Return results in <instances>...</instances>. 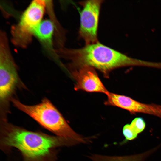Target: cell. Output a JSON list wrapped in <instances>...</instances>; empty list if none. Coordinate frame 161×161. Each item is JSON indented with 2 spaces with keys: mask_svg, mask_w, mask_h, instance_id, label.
Wrapping results in <instances>:
<instances>
[{
  "mask_svg": "<svg viewBox=\"0 0 161 161\" xmlns=\"http://www.w3.org/2000/svg\"><path fill=\"white\" fill-rule=\"evenodd\" d=\"M47 2L32 1L22 13L18 23L12 30L13 43L22 47L30 42L35 29L42 21Z\"/></svg>",
  "mask_w": 161,
  "mask_h": 161,
  "instance_id": "cell-5",
  "label": "cell"
},
{
  "mask_svg": "<svg viewBox=\"0 0 161 161\" xmlns=\"http://www.w3.org/2000/svg\"><path fill=\"white\" fill-rule=\"evenodd\" d=\"M105 104L121 108L131 113H143L154 115L161 118V105L146 104L137 101L124 95L109 92Z\"/></svg>",
  "mask_w": 161,
  "mask_h": 161,
  "instance_id": "cell-7",
  "label": "cell"
},
{
  "mask_svg": "<svg viewBox=\"0 0 161 161\" xmlns=\"http://www.w3.org/2000/svg\"><path fill=\"white\" fill-rule=\"evenodd\" d=\"M131 129L129 124H126L124 126L123 128V133L125 139L123 143L128 141L134 140L137 137L138 135L132 131Z\"/></svg>",
  "mask_w": 161,
  "mask_h": 161,
  "instance_id": "cell-12",
  "label": "cell"
},
{
  "mask_svg": "<svg viewBox=\"0 0 161 161\" xmlns=\"http://www.w3.org/2000/svg\"><path fill=\"white\" fill-rule=\"evenodd\" d=\"M27 89L20 78L17 65L11 55L6 35L0 39V114L7 119L10 105L17 91Z\"/></svg>",
  "mask_w": 161,
  "mask_h": 161,
  "instance_id": "cell-4",
  "label": "cell"
},
{
  "mask_svg": "<svg viewBox=\"0 0 161 161\" xmlns=\"http://www.w3.org/2000/svg\"><path fill=\"white\" fill-rule=\"evenodd\" d=\"M103 1L87 0L80 3L83 7L80 14V37L86 45L98 42L97 29L100 10Z\"/></svg>",
  "mask_w": 161,
  "mask_h": 161,
  "instance_id": "cell-6",
  "label": "cell"
},
{
  "mask_svg": "<svg viewBox=\"0 0 161 161\" xmlns=\"http://www.w3.org/2000/svg\"><path fill=\"white\" fill-rule=\"evenodd\" d=\"M54 24L53 21L49 19L42 21L35 29L33 33L45 48L51 52L53 51L52 37Z\"/></svg>",
  "mask_w": 161,
  "mask_h": 161,
  "instance_id": "cell-9",
  "label": "cell"
},
{
  "mask_svg": "<svg viewBox=\"0 0 161 161\" xmlns=\"http://www.w3.org/2000/svg\"><path fill=\"white\" fill-rule=\"evenodd\" d=\"M13 105L33 119L57 136L86 143L90 138L83 137L75 132L68 124L60 112L47 98L44 97L37 104H25L16 98L12 100Z\"/></svg>",
  "mask_w": 161,
  "mask_h": 161,
  "instance_id": "cell-3",
  "label": "cell"
},
{
  "mask_svg": "<svg viewBox=\"0 0 161 161\" xmlns=\"http://www.w3.org/2000/svg\"><path fill=\"white\" fill-rule=\"evenodd\" d=\"M75 81V90H81L89 92H98L106 95L109 92L99 78L94 68L84 66L72 72Z\"/></svg>",
  "mask_w": 161,
  "mask_h": 161,
  "instance_id": "cell-8",
  "label": "cell"
},
{
  "mask_svg": "<svg viewBox=\"0 0 161 161\" xmlns=\"http://www.w3.org/2000/svg\"><path fill=\"white\" fill-rule=\"evenodd\" d=\"M62 57L71 61V66H86L96 68L107 77L113 69L128 66L151 67V62L133 58L98 42L77 49L60 48Z\"/></svg>",
  "mask_w": 161,
  "mask_h": 161,
  "instance_id": "cell-1",
  "label": "cell"
},
{
  "mask_svg": "<svg viewBox=\"0 0 161 161\" xmlns=\"http://www.w3.org/2000/svg\"><path fill=\"white\" fill-rule=\"evenodd\" d=\"M157 148L137 154L123 156L92 154L89 157L92 161H144Z\"/></svg>",
  "mask_w": 161,
  "mask_h": 161,
  "instance_id": "cell-10",
  "label": "cell"
},
{
  "mask_svg": "<svg viewBox=\"0 0 161 161\" xmlns=\"http://www.w3.org/2000/svg\"><path fill=\"white\" fill-rule=\"evenodd\" d=\"M129 124L132 130L137 135L144 130L146 126L145 121L140 117L135 118Z\"/></svg>",
  "mask_w": 161,
  "mask_h": 161,
  "instance_id": "cell-11",
  "label": "cell"
},
{
  "mask_svg": "<svg viewBox=\"0 0 161 161\" xmlns=\"http://www.w3.org/2000/svg\"><path fill=\"white\" fill-rule=\"evenodd\" d=\"M2 123L4 131L3 144L18 149L23 155L24 161H43L55 148L79 143L72 139L30 131L7 121Z\"/></svg>",
  "mask_w": 161,
  "mask_h": 161,
  "instance_id": "cell-2",
  "label": "cell"
}]
</instances>
